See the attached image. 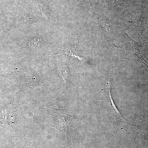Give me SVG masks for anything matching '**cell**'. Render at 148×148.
I'll return each mask as SVG.
<instances>
[{
	"label": "cell",
	"instance_id": "cell-4",
	"mask_svg": "<svg viewBox=\"0 0 148 148\" xmlns=\"http://www.w3.org/2000/svg\"><path fill=\"white\" fill-rule=\"evenodd\" d=\"M125 0H114V1L116 3L118 4L121 3L123 2Z\"/></svg>",
	"mask_w": 148,
	"mask_h": 148
},
{
	"label": "cell",
	"instance_id": "cell-1",
	"mask_svg": "<svg viewBox=\"0 0 148 148\" xmlns=\"http://www.w3.org/2000/svg\"><path fill=\"white\" fill-rule=\"evenodd\" d=\"M41 42V39L40 38H35L29 41L28 42V45L29 47H36L39 46Z\"/></svg>",
	"mask_w": 148,
	"mask_h": 148
},
{
	"label": "cell",
	"instance_id": "cell-2",
	"mask_svg": "<svg viewBox=\"0 0 148 148\" xmlns=\"http://www.w3.org/2000/svg\"><path fill=\"white\" fill-rule=\"evenodd\" d=\"M68 49L66 51V53H68L69 56H75V57H77L80 59V58L79 57L78 55L77 54V53H76V51L75 50H73V49Z\"/></svg>",
	"mask_w": 148,
	"mask_h": 148
},
{
	"label": "cell",
	"instance_id": "cell-3",
	"mask_svg": "<svg viewBox=\"0 0 148 148\" xmlns=\"http://www.w3.org/2000/svg\"><path fill=\"white\" fill-rule=\"evenodd\" d=\"M60 73L61 74V75L62 76L64 82L66 83V78H67V75H68V74H67V71H66V70L65 69H60Z\"/></svg>",
	"mask_w": 148,
	"mask_h": 148
},
{
	"label": "cell",
	"instance_id": "cell-5",
	"mask_svg": "<svg viewBox=\"0 0 148 148\" xmlns=\"http://www.w3.org/2000/svg\"><path fill=\"white\" fill-rule=\"evenodd\" d=\"M63 148V147H62V148Z\"/></svg>",
	"mask_w": 148,
	"mask_h": 148
}]
</instances>
